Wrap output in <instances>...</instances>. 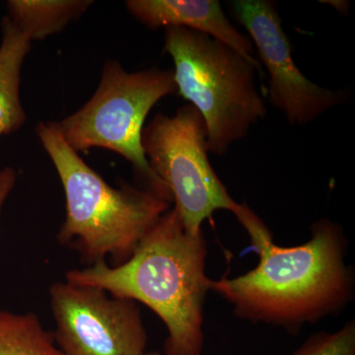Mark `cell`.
Masks as SVG:
<instances>
[{
	"label": "cell",
	"instance_id": "10",
	"mask_svg": "<svg viewBox=\"0 0 355 355\" xmlns=\"http://www.w3.org/2000/svg\"><path fill=\"white\" fill-rule=\"evenodd\" d=\"M0 44V137L17 132L27 120L20 98L21 70L31 40L9 17L1 22Z\"/></svg>",
	"mask_w": 355,
	"mask_h": 355
},
{
	"label": "cell",
	"instance_id": "5",
	"mask_svg": "<svg viewBox=\"0 0 355 355\" xmlns=\"http://www.w3.org/2000/svg\"><path fill=\"white\" fill-rule=\"evenodd\" d=\"M175 93L173 70L153 67L128 72L120 62L108 60L94 95L55 125L76 153L104 148L118 153L132 165L147 189L172 202L167 188L149 167L141 137L149 112L161 99Z\"/></svg>",
	"mask_w": 355,
	"mask_h": 355
},
{
	"label": "cell",
	"instance_id": "3",
	"mask_svg": "<svg viewBox=\"0 0 355 355\" xmlns=\"http://www.w3.org/2000/svg\"><path fill=\"white\" fill-rule=\"evenodd\" d=\"M36 133L55 166L65 196L58 241L74 248L89 266L106 258L125 263L142 238L171 209V200L147 188H114L67 144L53 121Z\"/></svg>",
	"mask_w": 355,
	"mask_h": 355
},
{
	"label": "cell",
	"instance_id": "2",
	"mask_svg": "<svg viewBox=\"0 0 355 355\" xmlns=\"http://www.w3.org/2000/svg\"><path fill=\"white\" fill-rule=\"evenodd\" d=\"M205 234L191 235L173 207L120 265L99 261L65 273V280L98 287L116 297L142 303L167 329L165 355H202L203 315L209 292Z\"/></svg>",
	"mask_w": 355,
	"mask_h": 355
},
{
	"label": "cell",
	"instance_id": "15",
	"mask_svg": "<svg viewBox=\"0 0 355 355\" xmlns=\"http://www.w3.org/2000/svg\"><path fill=\"white\" fill-rule=\"evenodd\" d=\"M326 2L329 6H333L338 12L347 14L349 11V4L347 1H322Z\"/></svg>",
	"mask_w": 355,
	"mask_h": 355
},
{
	"label": "cell",
	"instance_id": "9",
	"mask_svg": "<svg viewBox=\"0 0 355 355\" xmlns=\"http://www.w3.org/2000/svg\"><path fill=\"white\" fill-rule=\"evenodd\" d=\"M125 6L150 29L180 27L202 33L260 65L254 58L252 42L231 24L217 0H130Z\"/></svg>",
	"mask_w": 355,
	"mask_h": 355
},
{
	"label": "cell",
	"instance_id": "14",
	"mask_svg": "<svg viewBox=\"0 0 355 355\" xmlns=\"http://www.w3.org/2000/svg\"><path fill=\"white\" fill-rule=\"evenodd\" d=\"M16 180H17V175L12 168L7 167L0 170V214L7 198L15 186Z\"/></svg>",
	"mask_w": 355,
	"mask_h": 355
},
{
	"label": "cell",
	"instance_id": "1",
	"mask_svg": "<svg viewBox=\"0 0 355 355\" xmlns=\"http://www.w3.org/2000/svg\"><path fill=\"white\" fill-rule=\"evenodd\" d=\"M235 216L259 263L233 279H209V288L232 307L236 317L297 335L305 324L336 316L352 302L354 272L347 263L349 240L340 224L319 219L311 226L308 241L282 247L246 203Z\"/></svg>",
	"mask_w": 355,
	"mask_h": 355
},
{
	"label": "cell",
	"instance_id": "7",
	"mask_svg": "<svg viewBox=\"0 0 355 355\" xmlns=\"http://www.w3.org/2000/svg\"><path fill=\"white\" fill-rule=\"evenodd\" d=\"M55 345L62 355H144L148 336L137 302L94 286L50 287Z\"/></svg>",
	"mask_w": 355,
	"mask_h": 355
},
{
	"label": "cell",
	"instance_id": "12",
	"mask_svg": "<svg viewBox=\"0 0 355 355\" xmlns=\"http://www.w3.org/2000/svg\"><path fill=\"white\" fill-rule=\"evenodd\" d=\"M0 355H62L34 313L0 311Z\"/></svg>",
	"mask_w": 355,
	"mask_h": 355
},
{
	"label": "cell",
	"instance_id": "11",
	"mask_svg": "<svg viewBox=\"0 0 355 355\" xmlns=\"http://www.w3.org/2000/svg\"><path fill=\"white\" fill-rule=\"evenodd\" d=\"M92 3L90 0H10L7 17L31 41H38L62 31Z\"/></svg>",
	"mask_w": 355,
	"mask_h": 355
},
{
	"label": "cell",
	"instance_id": "8",
	"mask_svg": "<svg viewBox=\"0 0 355 355\" xmlns=\"http://www.w3.org/2000/svg\"><path fill=\"white\" fill-rule=\"evenodd\" d=\"M236 18L249 33L270 76V101L286 114L289 123L305 125L345 104L347 92L312 83L292 58L291 44L277 6L270 0H235Z\"/></svg>",
	"mask_w": 355,
	"mask_h": 355
},
{
	"label": "cell",
	"instance_id": "4",
	"mask_svg": "<svg viewBox=\"0 0 355 355\" xmlns=\"http://www.w3.org/2000/svg\"><path fill=\"white\" fill-rule=\"evenodd\" d=\"M164 51L174 62L177 93L202 114L207 150L223 156L266 118L256 69L227 44L186 28H166Z\"/></svg>",
	"mask_w": 355,
	"mask_h": 355
},
{
	"label": "cell",
	"instance_id": "13",
	"mask_svg": "<svg viewBox=\"0 0 355 355\" xmlns=\"http://www.w3.org/2000/svg\"><path fill=\"white\" fill-rule=\"evenodd\" d=\"M291 355H355V321L349 320L338 330L310 336Z\"/></svg>",
	"mask_w": 355,
	"mask_h": 355
},
{
	"label": "cell",
	"instance_id": "16",
	"mask_svg": "<svg viewBox=\"0 0 355 355\" xmlns=\"http://www.w3.org/2000/svg\"><path fill=\"white\" fill-rule=\"evenodd\" d=\"M144 355H160V354H159V352H146V354H144Z\"/></svg>",
	"mask_w": 355,
	"mask_h": 355
},
{
	"label": "cell",
	"instance_id": "6",
	"mask_svg": "<svg viewBox=\"0 0 355 355\" xmlns=\"http://www.w3.org/2000/svg\"><path fill=\"white\" fill-rule=\"evenodd\" d=\"M205 120L193 105L174 116L157 114L142 132L141 144L149 167L161 180L175 203L184 230L202 233V224L216 210L236 214L241 207L209 159Z\"/></svg>",
	"mask_w": 355,
	"mask_h": 355
}]
</instances>
